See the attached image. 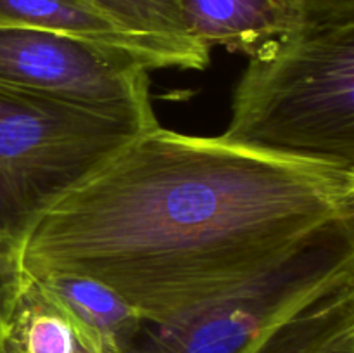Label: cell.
<instances>
[{
	"label": "cell",
	"mask_w": 354,
	"mask_h": 353,
	"mask_svg": "<svg viewBox=\"0 0 354 353\" xmlns=\"http://www.w3.org/2000/svg\"><path fill=\"white\" fill-rule=\"evenodd\" d=\"M123 33L154 48L168 68L203 71L209 48L194 40L183 21V0H90Z\"/></svg>",
	"instance_id": "9"
},
{
	"label": "cell",
	"mask_w": 354,
	"mask_h": 353,
	"mask_svg": "<svg viewBox=\"0 0 354 353\" xmlns=\"http://www.w3.org/2000/svg\"><path fill=\"white\" fill-rule=\"evenodd\" d=\"M354 270V218L322 228L265 272L162 322L121 353H249L283 318Z\"/></svg>",
	"instance_id": "4"
},
{
	"label": "cell",
	"mask_w": 354,
	"mask_h": 353,
	"mask_svg": "<svg viewBox=\"0 0 354 353\" xmlns=\"http://www.w3.org/2000/svg\"><path fill=\"white\" fill-rule=\"evenodd\" d=\"M218 137L354 170V21L299 26L249 57Z\"/></svg>",
	"instance_id": "2"
},
{
	"label": "cell",
	"mask_w": 354,
	"mask_h": 353,
	"mask_svg": "<svg viewBox=\"0 0 354 353\" xmlns=\"http://www.w3.org/2000/svg\"><path fill=\"white\" fill-rule=\"evenodd\" d=\"M26 277L28 273L24 272L19 258L0 253V341L6 338Z\"/></svg>",
	"instance_id": "13"
},
{
	"label": "cell",
	"mask_w": 354,
	"mask_h": 353,
	"mask_svg": "<svg viewBox=\"0 0 354 353\" xmlns=\"http://www.w3.org/2000/svg\"><path fill=\"white\" fill-rule=\"evenodd\" d=\"M0 28L55 31L107 42L138 54L152 69L168 68L154 48L123 33L90 0H0Z\"/></svg>",
	"instance_id": "10"
},
{
	"label": "cell",
	"mask_w": 354,
	"mask_h": 353,
	"mask_svg": "<svg viewBox=\"0 0 354 353\" xmlns=\"http://www.w3.org/2000/svg\"><path fill=\"white\" fill-rule=\"evenodd\" d=\"M183 21L190 37L209 51L221 45L248 57L301 26L286 0H183Z\"/></svg>",
	"instance_id": "6"
},
{
	"label": "cell",
	"mask_w": 354,
	"mask_h": 353,
	"mask_svg": "<svg viewBox=\"0 0 354 353\" xmlns=\"http://www.w3.org/2000/svg\"><path fill=\"white\" fill-rule=\"evenodd\" d=\"M151 71L144 57L107 42L0 28V82L100 113L158 125Z\"/></svg>",
	"instance_id": "5"
},
{
	"label": "cell",
	"mask_w": 354,
	"mask_h": 353,
	"mask_svg": "<svg viewBox=\"0 0 354 353\" xmlns=\"http://www.w3.org/2000/svg\"><path fill=\"white\" fill-rule=\"evenodd\" d=\"M249 353H354V270L283 318Z\"/></svg>",
	"instance_id": "8"
},
{
	"label": "cell",
	"mask_w": 354,
	"mask_h": 353,
	"mask_svg": "<svg viewBox=\"0 0 354 353\" xmlns=\"http://www.w3.org/2000/svg\"><path fill=\"white\" fill-rule=\"evenodd\" d=\"M354 218V170L161 125L44 215L21 251L31 277L82 275L162 322Z\"/></svg>",
	"instance_id": "1"
},
{
	"label": "cell",
	"mask_w": 354,
	"mask_h": 353,
	"mask_svg": "<svg viewBox=\"0 0 354 353\" xmlns=\"http://www.w3.org/2000/svg\"><path fill=\"white\" fill-rule=\"evenodd\" d=\"M152 127L0 82V253L21 258L44 215Z\"/></svg>",
	"instance_id": "3"
},
{
	"label": "cell",
	"mask_w": 354,
	"mask_h": 353,
	"mask_svg": "<svg viewBox=\"0 0 354 353\" xmlns=\"http://www.w3.org/2000/svg\"><path fill=\"white\" fill-rule=\"evenodd\" d=\"M0 353H16V352L10 348V345L6 341V339H2V341H0Z\"/></svg>",
	"instance_id": "14"
},
{
	"label": "cell",
	"mask_w": 354,
	"mask_h": 353,
	"mask_svg": "<svg viewBox=\"0 0 354 353\" xmlns=\"http://www.w3.org/2000/svg\"><path fill=\"white\" fill-rule=\"evenodd\" d=\"M16 353H85L64 311L28 275L6 334Z\"/></svg>",
	"instance_id": "11"
},
{
	"label": "cell",
	"mask_w": 354,
	"mask_h": 353,
	"mask_svg": "<svg viewBox=\"0 0 354 353\" xmlns=\"http://www.w3.org/2000/svg\"><path fill=\"white\" fill-rule=\"evenodd\" d=\"M75 327L85 353H121L144 318L120 293L82 275L35 277Z\"/></svg>",
	"instance_id": "7"
},
{
	"label": "cell",
	"mask_w": 354,
	"mask_h": 353,
	"mask_svg": "<svg viewBox=\"0 0 354 353\" xmlns=\"http://www.w3.org/2000/svg\"><path fill=\"white\" fill-rule=\"evenodd\" d=\"M301 26L341 24L354 21V0H286Z\"/></svg>",
	"instance_id": "12"
}]
</instances>
